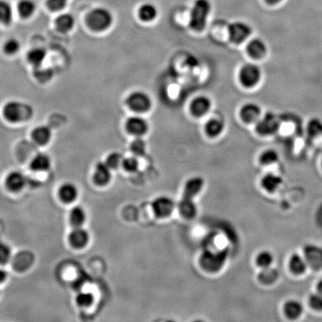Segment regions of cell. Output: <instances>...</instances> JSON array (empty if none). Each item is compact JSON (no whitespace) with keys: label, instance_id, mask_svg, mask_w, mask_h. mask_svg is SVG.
Listing matches in <instances>:
<instances>
[{"label":"cell","instance_id":"13","mask_svg":"<svg viewBox=\"0 0 322 322\" xmlns=\"http://www.w3.org/2000/svg\"><path fill=\"white\" fill-rule=\"evenodd\" d=\"M261 113L259 105L253 102L245 104L240 110V117L244 122L251 123L258 121Z\"/></svg>","mask_w":322,"mask_h":322},{"label":"cell","instance_id":"18","mask_svg":"<svg viewBox=\"0 0 322 322\" xmlns=\"http://www.w3.org/2000/svg\"><path fill=\"white\" fill-rule=\"evenodd\" d=\"M247 52L250 57L254 58H261L267 51V47L263 40L260 38H255L250 40L247 45Z\"/></svg>","mask_w":322,"mask_h":322},{"label":"cell","instance_id":"10","mask_svg":"<svg viewBox=\"0 0 322 322\" xmlns=\"http://www.w3.org/2000/svg\"><path fill=\"white\" fill-rule=\"evenodd\" d=\"M111 169L105 162H99L96 166L94 180L98 186H105L111 179Z\"/></svg>","mask_w":322,"mask_h":322},{"label":"cell","instance_id":"11","mask_svg":"<svg viewBox=\"0 0 322 322\" xmlns=\"http://www.w3.org/2000/svg\"><path fill=\"white\" fill-rule=\"evenodd\" d=\"M211 107V101L208 97L200 96L193 99L190 105V111L195 117H202L205 115Z\"/></svg>","mask_w":322,"mask_h":322},{"label":"cell","instance_id":"43","mask_svg":"<svg viewBox=\"0 0 322 322\" xmlns=\"http://www.w3.org/2000/svg\"><path fill=\"white\" fill-rule=\"evenodd\" d=\"M67 0H47V7L51 11H61L66 6Z\"/></svg>","mask_w":322,"mask_h":322},{"label":"cell","instance_id":"12","mask_svg":"<svg viewBox=\"0 0 322 322\" xmlns=\"http://www.w3.org/2000/svg\"><path fill=\"white\" fill-rule=\"evenodd\" d=\"M69 242L76 248H82L89 242V234L81 227H74L69 235Z\"/></svg>","mask_w":322,"mask_h":322},{"label":"cell","instance_id":"19","mask_svg":"<svg viewBox=\"0 0 322 322\" xmlns=\"http://www.w3.org/2000/svg\"><path fill=\"white\" fill-rule=\"evenodd\" d=\"M52 137V131L49 127L40 125L32 131V138L34 142L40 146H44L50 142Z\"/></svg>","mask_w":322,"mask_h":322},{"label":"cell","instance_id":"34","mask_svg":"<svg viewBox=\"0 0 322 322\" xmlns=\"http://www.w3.org/2000/svg\"><path fill=\"white\" fill-rule=\"evenodd\" d=\"M279 160V154L274 149H267L260 156V162L263 165H271Z\"/></svg>","mask_w":322,"mask_h":322},{"label":"cell","instance_id":"14","mask_svg":"<svg viewBox=\"0 0 322 322\" xmlns=\"http://www.w3.org/2000/svg\"><path fill=\"white\" fill-rule=\"evenodd\" d=\"M204 187V180L199 177L190 178L185 183L183 197L193 199L199 194Z\"/></svg>","mask_w":322,"mask_h":322},{"label":"cell","instance_id":"27","mask_svg":"<svg viewBox=\"0 0 322 322\" xmlns=\"http://www.w3.org/2000/svg\"><path fill=\"white\" fill-rule=\"evenodd\" d=\"M138 15L141 20L144 22H151L157 17V8L151 3H145L138 10Z\"/></svg>","mask_w":322,"mask_h":322},{"label":"cell","instance_id":"15","mask_svg":"<svg viewBox=\"0 0 322 322\" xmlns=\"http://www.w3.org/2000/svg\"><path fill=\"white\" fill-rule=\"evenodd\" d=\"M27 179L21 172H12L6 177V186L10 191H20L25 187Z\"/></svg>","mask_w":322,"mask_h":322},{"label":"cell","instance_id":"2","mask_svg":"<svg viewBox=\"0 0 322 322\" xmlns=\"http://www.w3.org/2000/svg\"><path fill=\"white\" fill-rule=\"evenodd\" d=\"M32 113V109L29 105L16 101L8 102L3 107V115L6 120L11 123L25 121L30 119Z\"/></svg>","mask_w":322,"mask_h":322},{"label":"cell","instance_id":"42","mask_svg":"<svg viewBox=\"0 0 322 322\" xmlns=\"http://www.w3.org/2000/svg\"><path fill=\"white\" fill-rule=\"evenodd\" d=\"M35 77L40 81H47L50 80L53 76V73L48 69H40V67L35 68Z\"/></svg>","mask_w":322,"mask_h":322},{"label":"cell","instance_id":"20","mask_svg":"<svg viewBox=\"0 0 322 322\" xmlns=\"http://www.w3.org/2000/svg\"><path fill=\"white\" fill-rule=\"evenodd\" d=\"M178 210L180 215L185 219H193L197 214V208L193 199L182 197L178 204Z\"/></svg>","mask_w":322,"mask_h":322},{"label":"cell","instance_id":"33","mask_svg":"<svg viewBox=\"0 0 322 322\" xmlns=\"http://www.w3.org/2000/svg\"><path fill=\"white\" fill-rule=\"evenodd\" d=\"M12 19V10L7 2L0 0V22L9 24Z\"/></svg>","mask_w":322,"mask_h":322},{"label":"cell","instance_id":"21","mask_svg":"<svg viewBox=\"0 0 322 322\" xmlns=\"http://www.w3.org/2000/svg\"><path fill=\"white\" fill-rule=\"evenodd\" d=\"M78 194L79 192L77 188L71 183H63L58 190L60 199L67 204L74 201L77 198Z\"/></svg>","mask_w":322,"mask_h":322},{"label":"cell","instance_id":"8","mask_svg":"<svg viewBox=\"0 0 322 322\" xmlns=\"http://www.w3.org/2000/svg\"><path fill=\"white\" fill-rule=\"evenodd\" d=\"M175 209V202L173 200L167 196H160L154 199L152 202V210L157 217H168Z\"/></svg>","mask_w":322,"mask_h":322},{"label":"cell","instance_id":"36","mask_svg":"<svg viewBox=\"0 0 322 322\" xmlns=\"http://www.w3.org/2000/svg\"><path fill=\"white\" fill-rule=\"evenodd\" d=\"M123 155L119 152H113L107 157L106 164L111 170H117L123 164Z\"/></svg>","mask_w":322,"mask_h":322},{"label":"cell","instance_id":"39","mask_svg":"<svg viewBox=\"0 0 322 322\" xmlns=\"http://www.w3.org/2000/svg\"><path fill=\"white\" fill-rule=\"evenodd\" d=\"M309 304L313 310L322 311V295L319 292L312 294L309 297Z\"/></svg>","mask_w":322,"mask_h":322},{"label":"cell","instance_id":"38","mask_svg":"<svg viewBox=\"0 0 322 322\" xmlns=\"http://www.w3.org/2000/svg\"><path fill=\"white\" fill-rule=\"evenodd\" d=\"M122 166L127 172H134L138 170L139 162L135 157H128L124 158Z\"/></svg>","mask_w":322,"mask_h":322},{"label":"cell","instance_id":"25","mask_svg":"<svg viewBox=\"0 0 322 322\" xmlns=\"http://www.w3.org/2000/svg\"><path fill=\"white\" fill-rule=\"evenodd\" d=\"M47 57V52L41 47L32 49L27 54V60L29 63L35 68L41 66Z\"/></svg>","mask_w":322,"mask_h":322},{"label":"cell","instance_id":"1","mask_svg":"<svg viewBox=\"0 0 322 322\" xmlns=\"http://www.w3.org/2000/svg\"><path fill=\"white\" fill-rule=\"evenodd\" d=\"M211 11L209 0H196L190 11V27L196 32L205 29L208 16Z\"/></svg>","mask_w":322,"mask_h":322},{"label":"cell","instance_id":"35","mask_svg":"<svg viewBox=\"0 0 322 322\" xmlns=\"http://www.w3.org/2000/svg\"><path fill=\"white\" fill-rule=\"evenodd\" d=\"M307 131L312 137H318L322 134V121L318 118L310 120L307 125Z\"/></svg>","mask_w":322,"mask_h":322},{"label":"cell","instance_id":"16","mask_svg":"<svg viewBox=\"0 0 322 322\" xmlns=\"http://www.w3.org/2000/svg\"><path fill=\"white\" fill-rule=\"evenodd\" d=\"M304 253V258L307 265H311L315 269L322 267V250L313 245H310L305 248Z\"/></svg>","mask_w":322,"mask_h":322},{"label":"cell","instance_id":"28","mask_svg":"<svg viewBox=\"0 0 322 322\" xmlns=\"http://www.w3.org/2000/svg\"><path fill=\"white\" fill-rule=\"evenodd\" d=\"M224 128V124L222 120L218 118L211 119L206 123L205 131L208 136L215 137L222 132Z\"/></svg>","mask_w":322,"mask_h":322},{"label":"cell","instance_id":"6","mask_svg":"<svg viewBox=\"0 0 322 322\" xmlns=\"http://www.w3.org/2000/svg\"><path fill=\"white\" fill-rule=\"evenodd\" d=\"M280 125L277 116L274 113H267L263 118L258 120L257 132L262 136H270L277 132Z\"/></svg>","mask_w":322,"mask_h":322},{"label":"cell","instance_id":"29","mask_svg":"<svg viewBox=\"0 0 322 322\" xmlns=\"http://www.w3.org/2000/svg\"><path fill=\"white\" fill-rule=\"evenodd\" d=\"M85 211L81 206H74L70 213V221L74 227H81L85 222Z\"/></svg>","mask_w":322,"mask_h":322},{"label":"cell","instance_id":"31","mask_svg":"<svg viewBox=\"0 0 322 322\" xmlns=\"http://www.w3.org/2000/svg\"><path fill=\"white\" fill-rule=\"evenodd\" d=\"M130 150L136 157L144 156L146 151V142L141 136H136V139H134L130 145Z\"/></svg>","mask_w":322,"mask_h":322},{"label":"cell","instance_id":"41","mask_svg":"<svg viewBox=\"0 0 322 322\" xmlns=\"http://www.w3.org/2000/svg\"><path fill=\"white\" fill-rule=\"evenodd\" d=\"M11 257V248L7 244L0 243V264H6Z\"/></svg>","mask_w":322,"mask_h":322},{"label":"cell","instance_id":"22","mask_svg":"<svg viewBox=\"0 0 322 322\" xmlns=\"http://www.w3.org/2000/svg\"><path fill=\"white\" fill-rule=\"evenodd\" d=\"M304 307L302 304L297 300L287 301L284 306V312L286 316L290 319H296L303 313Z\"/></svg>","mask_w":322,"mask_h":322},{"label":"cell","instance_id":"17","mask_svg":"<svg viewBox=\"0 0 322 322\" xmlns=\"http://www.w3.org/2000/svg\"><path fill=\"white\" fill-rule=\"evenodd\" d=\"M283 178L274 173H268L263 177L261 180L262 188L268 193H274L281 187Z\"/></svg>","mask_w":322,"mask_h":322},{"label":"cell","instance_id":"45","mask_svg":"<svg viewBox=\"0 0 322 322\" xmlns=\"http://www.w3.org/2000/svg\"><path fill=\"white\" fill-rule=\"evenodd\" d=\"M268 4L269 5H275L279 3L280 2L282 1V0H265Z\"/></svg>","mask_w":322,"mask_h":322},{"label":"cell","instance_id":"30","mask_svg":"<svg viewBox=\"0 0 322 322\" xmlns=\"http://www.w3.org/2000/svg\"><path fill=\"white\" fill-rule=\"evenodd\" d=\"M18 12L24 18L31 17L35 11V5L32 0H21L18 3Z\"/></svg>","mask_w":322,"mask_h":322},{"label":"cell","instance_id":"3","mask_svg":"<svg viewBox=\"0 0 322 322\" xmlns=\"http://www.w3.org/2000/svg\"><path fill=\"white\" fill-rule=\"evenodd\" d=\"M86 22L91 30L102 32L110 27L113 22V17L108 10L97 8L89 11L86 18Z\"/></svg>","mask_w":322,"mask_h":322},{"label":"cell","instance_id":"40","mask_svg":"<svg viewBox=\"0 0 322 322\" xmlns=\"http://www.w3.org/2000/svg\"><path fill=\"white\" fill-rule=\"evenodd\" d=\"M3 50L8 55H14L19 50V43L15 39H9L3 45Z\"/></svg>","mask_w":322,"mask_h":322},{"label":"cell","instance_id":"32","mask_svg":"<svg viewBox=\"0 0 322 322\" xmlns=\"http://www.w3.org/2000/svg\"><path fill=\"white\" fill-rule=\"evenodd\" d=\"M273 261H274V256L268 250L260 252L256 258L257 265L262 268L270 267Z\"/></svg>","mask_w":322,"mask_h":322},{"label":"cell","instance_id":"26","mask_svg":"<svg viewBox=\"0 0 322 322\" xmlns=\"http://www.w3.org/2000/svg\"><path fill=\"white\" fill-rule=\"evenodd\" d=\"M55 27L58 32H61V33H66L74 27V17L69 14H61L55 19Z\"/></svg>","mask_w":322,"mask_h":322},{"label":"cell","instance_id":"37","mask_svg":"<svg viewBox=\"0 0 322 322\" xmlns=\"http://www.w3.org/2000/svg\"><path fill=\"white\" fill-rule=\"evenodd\" d=\"M76 303L82 307H89L94 302V296L90 292H81L76 297Z\"/></svg>","mask_w":322,"mask_h":322},{"label":"cell","instance_id":"44","mask_svg":"<svg viewBox=\"0 0 322 322\" xmlns=\"http://www.w3.org/2000/svg\"><path fill=\"white\" fill-rule=\"evenodd\" d=\"M6 278H7V273H6V271H4V270L0 269V284L5 282Z\"/></svg>","mask_w":322,"mask_h":322},{"label":"cell","instance_id":"5","mask_svg":"<svg viewBox=\"0 0 322 322\" xmlns=\"http://www.w3.org/2000/svg\"><path fill=\"white\" fill-rule=\"evenodd\" d=\"M239 79L244 87L248 88L255 87L261 79V71L258 65L248 63L240 70Z\"/></svg>","mask_w":322,"mask_h":322},{"label":"cell","instance_id":"9","mask_svg":"<svg viewBox=\"0 0 322 322\" xmlns=\"http://www.w3.org/2000/svg\"><path fill=\"white\" fill-rule=\"evenodd\" d=\"M125 128L129 134L141 136L147 132L149 125L145 119L141 117H131L127 120Z\"/></svg>","mask_w":322,"mask_h":322},{"label":"cell","instance_id":"24","mask_svg":"<svg viewBox=\"0 0 322 322\" xmlns=\"http://www.w3.org/2000/svg\"><path fill=\"white\" fill-rule=\"evenodd\" d=\"M289 266L294 274H302L307 270V263L302 255L293 254L289 258Z\"/></svg>","mask_w":322,"mask_h":322},{"label":"cell","instance_id":"7","mask_svg":"<svg viewBox=\"0 0 322 322\" xmlns=\"http://www.w3.org/2000/svg\"><path fill=\"white\" fill-rule=\"evenodd\" d=\"M229 37L234 43H241L251 34V28L245 22H234L228 27Z\"/></svg>","mask_w":322,"mask_h":322},{"label":"cell","instance_id":"4","mask_svg":"<svg viewBox=\"0 0 322 322\" xmlns=\"http://www.w3.org/2000/svg\"><path fill=\"white\" fill-rule=\"evenodd\" d=\"M126 105L133 111L144 113L152 107V100L146 93L143 91H134L126 99Z\"/></svg>","mask_w":322,"mask_h":322},{"label":"cell","instance_id":"46","mask_svg":"<svg viewBox=\"0 0 322 322\" xmlns=\"http://www.w3.org/2000/svg\"><path fill=\"white\" fill-rule=\"evenodd\" d=\"M317 290L322 295V279L317 284Z\"/></svg>","mask_w":322,"mask_h":322},{"label":"cell","instance_id":"23","mask_svg":"<svg viewBox=\"0 0 322 322\" xmlns=\"http://www.w3.org/2000/svg\"><path fill=\"white\" fill-rule=\"evenodd\" d=\"M51 167V160L45 154H37L30 163V169L34 172H45Z\"/></svg>","mask_w":322,"mask_h":322}]
</instances>
